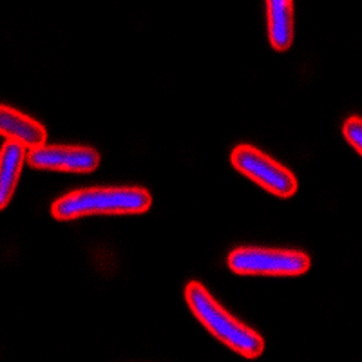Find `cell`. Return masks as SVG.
<instances>
[{"label": "cell", "instance_id": "cell-1", "mask_svg": "<svg viewBox=\"0 0 362 362\" xmlns=\"http://www.w3.org/2000/svg\"><path fill=\"white\" fill-rule=\"evenodd\" d=\"M153 196L140 187H90L58 198L51 214L58 221L95 214H141L151 209Z\"/></svg>", "mask_w": 362, "mask_h": 362}, {"label": "cell", "instance_id": "cell-2", "mask_svg": "<svg viewBox=\"0 0 362 362\" xmlns=\"http://www.w3.org/2000/svg\"><path fill=\"white\" fill-rule=\"evenodd\" d=\"M185 299L194 315L198 317V321L230 350L247 358L263 355L264 339L255 329L248 328L226 312L202 283L192 281L187 284Z\"/></svg>", "mask_w": 362, "mask_h": 362}, {"label": "cell", "instance_id": "cell-9", "mask_svg": "<svg viewBox=\"0 0 362 362\" xmlns=\"http://www.w3.org/2000/svg\"><path fill=\"white\" fill-rule=\"evenodd\" d=\"M342 134L348 140V144L362 156V118L351 116V118L346 119L344 127H342Z\"/></svg>", "mask_w": 362, "mask_h": 362}, {"label": "cell", "instance_id": "cell-4", "mask_svg": "<svg viewBox=\"0 0 362 362\" xmlns=\"http://www.w3.org/2000/svg\"><path fill=\"white\" fill-rule=\"evenodd\" d=\"M230 161L239 173L279 198H290L297 192V177L286 167L252 145H238L232 151Z\"/></svg>", "mask_w": 362, "mask_h": 362}, {"label": "cell", "instance_id": "cell-8", "mask_svg": "<svg viewBox=\"0 0 362 362\" xmlns=\"http://www.w3.org/2000/svg\"><path fill=\"white\" fill-rule=\"evenodd\" d=\"M268 38L276 51H286L293 44V0H267Z\"/></svg>", "mask_w": 362, "mask_h": 362}, {"label": "cell", "instance_id": "cell-7", "mask_svg": "<svg viewBox=\"0 0 362 362\" xmlns=\"http://www.w3.org/2000/svg\"><path fill=\"white\" fill-rule=\"evenodd\" d=\"M24 161H28L24 145L15 140H6L0 154V209H6L11 202Z\"/></svg>", "mask_w": 362, "mask_h": 362}, {"label": "cell", "instance_id": "cell-5", "mask_svg": "<svg viewBox=\"0 0 362 362\" xmlns=\"http://www.w3.org/2000/svg\"><path fill=\"white\" fill-rule=\"evenodd\" d=\"M28 163L33 169L64 170V173L87 174L98 169L100 154L90 147L73 145H40L29 148Z\"/></svg>", "mask_w": 362, "mask_h": 362}, {"label": "cell", "instance_id": "cell-3", "mask_svg": "<svg viewBox=\"0 0 362 362\" xmlns=\"http://www.w3.org/2000/svg\"><path fill=\"white\" fill-rule=\"evenodd\" d=\"M310 267V255L297 250L243 247L228 255V268L239 276H303Z\"/></svg>", "mask_w": 362, "mask_h": 362}, {"label": "cell", "instance_id": "cell-6", "mask_svg": "<svg viewBox=\"0 0 362 362\" xmlns=\"http://www.w3.org/2000/svg\"><path fill=\"white\" fill-rule=\"evenodd\" d=\"M0 132L6 140L18 141L25 148L45 145V138H47L44 125L9 105H2L0 109Z\"/></svg>", "mask_w": 362, "mask_h": 362}]
</instances>
